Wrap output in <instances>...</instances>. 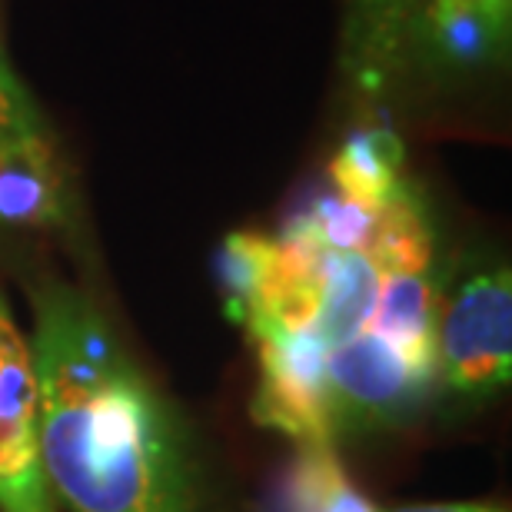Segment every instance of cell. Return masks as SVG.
I'll return each instance as SVG.
<instances>
[{"label":"cell","instance_id":"obj_3","mask_svg":"<svg viewBox=\"0 0 512 512\" xmlns=\"http://www.w3.org/2000/svg\"><path fill=\"white\" fill-rule=\"evenodd\" d=\"M436 389V363L399 350L366 326L326 356V416L333 439L406 423Z\"/></svg>","mask_w":512,"mask_h":512},{"label":"cell","instance_id":"obj_8","mask_svg":"<svg viewBox=\"0 0 512 512\" xmlns=\"http://www.w3.org/2000/svg\"><path fill=\"white\" fill-rule=\"evenodd\" d=\"M70 223V203L60 167L0 150V227L57 230Z\"/></svg>","mask_w":512,"mask_h":512},{"label":"cell","instance_id":"obj_7","mask_svg":"<svg viewBox=\"0 0 512 512\" xmlns=\"http://www.w3.org/2000/svg\"><path fill=\"white\" fill-rule=\"evenodd\" d=\"M406 183V153L393 130H356L330 160V190L366 207H386Z\"/></svg>","mask_w":512,"mask_h":512},{"label":"cell","instance_id":"obj_1","mask_svg":"<svg viewBox=\"0 0 512 512\" xmlns=\"http://www.w3.org/2000/svg\"><path fill=\"white\" fill-rule=\"evenodd\" d=\"M40 463L70 512H200V469L177 406L64 283L34 290Z\"/></svg>","mask_w":512,"mask_h":512},{"label":"cell","instance_id":"obj_5","mask_svg":"<svg viewBox=\"0 0 512 512\" xmlns=\"http://www.w3.org/2000/svg\"><path fill=\"white\" fill-rule=\"evenodd\" d=\"M423 0H343L340 74L360 104H380L413 74Z\"/></svg>","mask_w":512,"mask_h":512},{"label":"cell","instance_id":"obj_2","mask_svg":"<svg viewBox=\"0 0 512 512\" xmlns=\"http://www.w3.org/2000/svg\"><path fill=\"white\" fill-rule=\"evenodd\" d=\"M512 380V273L486 266L439 296L436 383L453 403L479 406Z\"/></svg>","mask_w":512,"mask_h":512},{"label":"cell","instance_id":"obj_4","mask_svg":"<svg viewBox=\"0 0 512 512\" xmlns=\"http://www.w3.org/2000/svg\"><path fill=\"white\" fill-rule=\"evenodd\" d=\"M0 512H57L40 463L30 340L0 293Z\"/></svg>","mask_w":512,"mask_h":512},{"label":"cell","instance_id":"obj_11","mask_svg":"<svg viewBox=\"0 0 512 512\" xmlns=\"http://www.w3.org/2000/svg\"><path fill=\"white\" fill-rule=\"evenodd\" d=\"M389 512H509V509L483 506V503H423V506H399Z\"/></svg>","mask_w":512,"mask_h":512},{"label":"cell","instance_id":"obj_10","mask_svg":"<svg viewBox=\"0 0 512 512\" xmlns=\"http://www.w3.org/2000/svg\"><path fill=\"white\" fill-rule=\"evenodd\" d=\"M0 150L27 157L40 167H60L47 117L40 114L37 100L10 64L4 40H0Z\"/></svg>","mask_w":512,"mask_h":512},{"label":"cell","instance_id":"obj_9","mask_svg":"<svg viewBox=\"0 0 512 512\" xmlns=\"http://www.w3.org/2000/svg\"><path fill=\"white\" fill-rule=\"evenodd\" d=\"M293 512H380L336 459L333 446H300L290 469Z\"/></svg>","mask_w":512,"mask_h":512},{"label":"cell","instance_id":"obj_6","mask_svg":"<svg viewBox=\"0 0 512 512\" xmlns=\"http://www.w3.org/2000/svg\"><path fill=\"white\" fill-rule=\"evenodd\" d=\"M512 0H423L413 70L463 77L509 60Z\"/></svg>","mask_w":512,"mask_h":512}]
</instances>
